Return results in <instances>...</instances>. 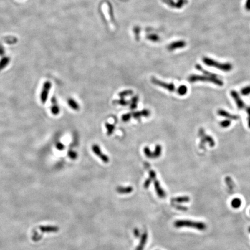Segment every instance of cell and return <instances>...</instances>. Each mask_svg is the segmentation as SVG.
I'll return each instance as SVG.
<instances>
[{"label": "cell", "instance_id": "obj_1", "mask_svg": "<svg viewBox=\"0 0 250 250\" xmlns=\"http://www.w3.org/2000/svg\"><path fill=\"white\" fill-rule=\"evenodd\" d=\"M173 225L176 228H189L200 231H204L207 229V225L203 222L194 221L189 219H178L175 221Z\"/></svg>", "mask_w": 250, "mask_h": 250}, {"label": "cell", "instance_id": "obj_2", "mask_svg": "<svg viewBox=\"0 0 250 250\" xmlns=\"http://www.w3.org/2000/svg\"><path fill=\"white\" fill-rule=\"evenodd\" d=\"M203 61L205 64L210 67H213L224 72H229L232 69V65L230 63H221L208 57H204Z\"/></svg>", "mask_w": 250, "mask_h": 250}, {"label": "cell", "instance_id": "obj_3", "mask_svg": "<svg viewBox=\"0 0 250 250\" xmlns=\"http://www.w3.org/2000/svg\"><path fill=\"white\" fill-rule=\"evenodd\" d=\"M188 81L190 82H197V81H202V82H211V83H214L216 85H217L218 86H223V82L219 79L218 77L217 78H213V77H210L206 75H191L189 78H188Z\"/></svg>", "mask_w": 250, "mask_h": 250}, {"label": "cell", "instance_id": "obj_4", "mask_svg": "<svg viewBox=\"0 0 250 250\" xmlns=\"http://www.w3.org/2000/svg\"><path fill=\"white\" fill-rule=\"evenodd\" d=\"M162 148L160 145H157L155 147L154 152H151L149 147H145L144 149V152L145 156L150 159H157L162 154Z\"/></svg>", "mask_w": 250, "mask_h": 250}, {"label": "cell", "instance_id": "obj_5", "mask_svg": "<svg viewBox=\"0 0 250 250\" xmlns=\"http://www.w3.org/2000/svg\"><path fill=\"white\" fill-rule=\"evenodd\" d=\"M151 82L154 85H156L157 86L162 87L166 89L169 92H173L176 91V87H175L173 83H166L165 82H163V81H161L159 80H157L154 77L152 78Z\"/></svg>", "mask_w": 250, "mask_h": 250}, {"label": "cell", "instance_id": "obj_6", "mask_svg": "<svg viewBox=\"0 0 250 250\" xmlns=\"http://www.w3.org/2000/svg\"><path fill=\"white\" fill-rule=\"evenodd\" d=\"M51 86L52 84L49 81H46L43 85V89L40 95V99L42 104H45L48 100Z\"/></svg>", "mask_w": 250, "mask_h": 250}, {"label": "cell", "instance_id": "obj_7", "mask_svg": "<svg viewBox=\"0 0 250 250\" xmlns=\"http://www.w3.org/2000/svg\"><path fill=\"white\" fill-rule=\"evenodd\" d=\"M92 150L94 153L99 157L100 159L102 160V162L105 163H108L109 162V158L106 155L104 154L100 149V147L97 144H94L92 146Z\"/></svg>", "mask_w": 250, "mask_h": 250}, {"label": "cell", "instance_id": "obj_8", "mask_svg": "<svg viewBox=\"0 0 250 250\" xmlns=\"http://www.w3.org/2000/svg\"><path fill=\"white\" fill-rule=\"evenodd\" d=\"M231 95L233 97L237 107L240 110H243L244 108H246V104H244V101L240 98L239 95L238 93L234 90H232L231 92Z\"/></svg>", "mask_w": 250, "mask_h": 250}, {"label": "cell", "instance_id": "obj_9", "mask_svg": "<svg viewBox=\"0 0 250 250\" xmlns=\"http://www.w3.org/2000/svg\"><path fill=\"white\" fill-rule=\"evenodd\" d=\"M152 182H153V183H154L155 189V191H156V192L158 196L160 198H165L166 196V192L163 190V189L161 187V185L159 183V181L156 178H155L152 181Z\"/></svg>", "mask_w": 250, "mask_h": 250}, {"label": "cell", "instance_id": "obj_10", "mask_svg": "<svg viewBox=\"0 0 250 250\" xmlns=\"http://www.w3.org/2000/svg\"><path fill=\"white\" fill-rule=\"evenodd\" d=\"M218 114L221 116V117H224L227 118V119L229 120H237L239 119V117L238 115H233L230 114L229 112L223 110H219L218 111Z\"/></svg>", "mask_w": 250, "mask_h": 250}, {"label": "cell", "instance_id": "obj_11", "mask_svg": "<svg viewBox=\"0 0 250 250\" xmlns=\"http://www.w3.org/2000/svg\"><path fill=\"white\" fill-rule=\"evenodd\" d=\"M150 111L148 110L144 109L141 111H137L132 113V116L135 119H138L141 117H148L150 115Z\"/></svg>", "mask_w": 250, "mask_h": 250}, {"label": "cell", "instance_id": "obj_12", "mask_svg": "<svg viewBox=\"0 0 250 250\" xmlns=\"http://www.w3.org/2000/svg\"><path fill=\"white\" fill-rule=\"evenodd\" d=\"M51 101L52 105L51 107V112L54 115H57L60 112V108L58 106L56 98L54 96H53L51 99Z\"/></svg>", "mask_w": 250, "mask_h": 250}, {"label": "cell", "instance_id": "obj_13", "mask_svg": "<svg viewBox=\"0 0 250 250\" xmlns=\"http://www.w3.org/2000/svg\"><path fill=\"white\" fill-rule=\"evenodd\" d=\"M200 137H201V144H203V143L204 144L206 142H207L209 143L210 146V147H214L215 145V143L214 140L210 137L209 135H206V134H201L200 132Z\"/></svg>", "mask_w": 250, "mask_h": 250}, {"label": "cell", "instance_id": "obj_14", "mask_svg": "<svg viewBox=\"0 0 250 250\" xmlns=\"http://www.w3.org/2000/svg\"><path fill=\"white\" fill-rule=\"evenodd\" d=\"M185 45H186V42H185L183 41H177V42H175L171 44L168 47V49L173 50L178 48H182L185 47Z\"/></svg>", "mask_w": 250, "mask_h": 250}, {"label": "cell", "instance_id": "obj_15", "mask_svg": "<svg viewBox=\"0 0 250 250\" xmlns=\"http://www.w3.org/2000/svg\"><path fill=\"white\" fill-rule=\"evenodd\" d=\"M40 230L42 232H57L59 231V228L57 226H42L39 227Z\"/></svg>", "mask_w": 250, "mask_h": 250}, {"label": "cell", "instance_id": "obj_16", "mask_svg": "<svg viewBox=\"0 0 250 250\" xmlns=\"http://www.w3.org/2000/svg\"><path fill=\"white\" fill-rule=\"evenodd\" d=\"M147 239H148V234L145 232L143 234L140 243L138 245L136 250H143V249H144L145 245L147 241Z\"/></svg>", "mask_w": 250, "mask_h": 250}, {"label": "cell", "instance_id": "obj_17", "mask_svg": "<svg viewBox=\"0 0 250 250\" xmlns=\"http://www.w3.org/2000/svg\"><path fill=\"white\" fill-rule=\"evenodd\" d=\"M171 201L173 203H187L190 201V199L187 196H178L177 198H174L171 199Z\"/></svg>", "mask_w": 250, "mask_h": 250}, {"label": "cell", "instance_id": "obj_18", "mask_svg": "<svg viewBox=\"0 0 250 250\" xmlns=\"http://www.w3.org/2000/svg\"><path fill=\"white\" fill-rule=\"evenodd\" d=\"M11 59L8 56H4L0 60V71L2 70L4 68L6 67L8 64L10 63Z\"/></svg>", "mask_w": 250, "mask_h": 250}, {"label": "cell", "instance_id": "obj_19", "mask_svg": "<svg viewBox=\"0 0 250 250\" xmlns=\"http://www.w3.org/2000/svg\"><path fill=\"white\" fill-rule=\"evenodd\" d=\"M241 204H242V201L239 198H234L231 202V206L234 209H237L240 208V206H241Z\"/></svg>", "mask_w": 250, "mask_h": 250}, {"label": "cell", "instance_id": "obj_20", "mask_svg": "<svg viewBox=\"0 0 250 250\" xmlns=\"http://www.w3.org/2000/svg\"><path fill=\"white\" fill-rule=\"evenodd\" d=\"M67 103L70 108H71L74 110L78 111L80 109V105L78 104L76 102L75 100L72 99H69L67 101Z\"/></svg>", "mask_w": 250, "mask_h": 250}, {"label": "cell", "instance_id": "obj_21", "mask_svg": "<svg viewBox=\"0 0 250 250\" xmlns=\"http://www.w3.org/2000/svg\"><path fill=\"white\" fill-rule=\"evenodd\" d=\"M196 68L198 70L200 71L202 73H203L204 74V75H206V76H208V77H213V78H217V75L215 74H213V73H211L209 71H207L206 70L203 69V68L201 67V66H200V65H199V64H197V66H196Z\"/></svg>", "mask_w": 250, "mask_h": 250}, {"label": "cell", "instance_id": "obj_22", "mask_svg": "<svg viewBox=\"0 0 250 250\" xmlns=\"http://www.w3.org/2000/svg\"><path fill=\"white\" fill-rule=\"evenodd\" d=\"M133 191V188L132 186L128 187H118L117 188V192L119 193H129Z\"/></svg>", "mask_w": 250, "mask_h": 250}, {"label": "cell", "instance_id": "obj_23", "mask_svg": "<svg viewBox=\"0 0 250 250\" xmlns=\"http://www.w3.org/2000/svg\"><path fill=\"white\" fill-rule=\"evenodd\" d=\"M177 93L179 95H180V96H184V95H185L187 93L188 87H187L186 86L183 85L180 86L177 88Z\"/></svg>", "mask_w": 250, "mask_h": 250}, {"label": "cell", "instance_id": "obj_24", "mask_svg": "<svg viewBox=\"0 0 250 250\" xmlns=\"http://www.w3.org/2000/svg\"><path fill=\"white\" fill-rule=\"evenodd\" d=\"M105 128L107 129V134L108 135H112V134L113 133V132H114L115 130V126L114 125L108 123H105Z\"/></svg>", "mask_w": 250, "mask_h": 250}, {"label": "cell", "instance_id": "obj_25", "mask_svg": "<svg viewBox=\"0 0 250 250\" xmlns=\"http://www.w3.org/2000/svg\"><path fill=\"white\" fill-rule=\"evenodd\" d=\"M138 101V97L137 96H135L133 97L132 100H131V104H130V108L132 110H134L137 108V103Z\"/></svg>", "mask_w": 250, "mask_h": 250}, {"label": "cell", "instance_id": "obj_26", "mask_svg": "<svg viewBox=\"0 0 250 250\" xmlns=\"http://www.w3.org/2000/svg\"><path fill=\"white\" fill-rule=\"evenodd\" d=\"M133 94V92L132 90H124L123 92H121L119 93V96L121 97V98H124L126 96H131Z\"/></svg>", "mask_w": 250, "mask_h": 250}, {"label": "cell", "instance_id": "obj_27", "mask_svg": "<svg viewBox=\"0 0 250 250\" xmlns=\"http://www.w3.org/2000/svg\"><path fill=\"white\" fill-rule=\"evenodd\" d=\"M114 104H119L120 105H127L129 104V102L126 101L123 98H121L119 100H114L113 101Z\"/></svg>", "mask_w": 250, "mask_h": 250}, {"label": "cell", "instance_id": "obj_28", "mask_svg": "<svg viewBox=\"0 0 250 250\" xmlns=\"http://www.w3.org/2000/svg\"><path fill=\"white\" fill-rule=\"evenodd\" d=\"M225 180H226L225 181L226 183L228 185V188L230 190H233L234 188V184L233 181H232V180H231V178L230 177H228L225 178Z\"/></svg>", "mask_w": 250, "mask_h": 250}, {"label": "cell", "instance_id": "obj_29", "mask_svg": "<svg viewBox=\"0 0 250 250\" xmlns=\"http://www.w3.org/2000/svg\"><path fill=\"white\" fill-rule=\"evenodd\" d=\"M231 124V121L229 119H226L225 120L222 121L220 123V126L223 128H226L229 127Z\"/></svg>", "mask_w": 250, "mask_h": 250}, {"label": "cell", "instance_id": "obj_30", "mask_svg": "<svg viewBox=\"0 0 250 250\" xmlns=\"http://www.w3.org/2000/svg\"><path fill=\"white\" fill-rule=\"evenodd\" d=\"M68 156L69 158L72 160H75L78 157V154L76 152L72 150H68Z\"/></svg>", "mask_w": 250, "mask_h": 250}, {"label": "cell", "instance_id": "obj_31", "mask_svg": "<svg viewBox=\"0 0 250 250\" xmlns=\"http://www.w3.org/2000/svg\"><path fill=\"white\" fill-rule=\"evenodd\" d=\"M241 93L243 96H248L250 95V86L243 87L241 90Z\"/></svg>", "mask_w": 250, "mask_h": 250}, {"label": "cell", "instance_id": "obj_32", "mask_svg": "<svg viewBox=\"0 0 250 250\" xmlns=\"http://www.w3.org/2000/svg\"><path fill=\"white\" fill-rule=\"evenodd\" d=\"M132 117V114L131 113H128L126 114H123L122 117V119L123 122H126L130 120V119H131V117Z\"/></svg>", "mask_w": 250, "mask_h": 250}, {"label": "cell", "instance_id": "obj_33", "mask_svg": "<svg viewBox=\"0 0 250 250\" xmlns=\"http://www.w3.org/2000/svg\"><path fill=\"white\" fill-rule=\"evenodd\" d=\"M56 148L58 150H64V148H65L64 145L60 142H57L56 144Z\"/></svg>", "mask_w": 250, "mask_h": 250}, {"label": "cell", "instance_id": "obj_34", "mask_svg": "<svg viewBox=\"0 0 250 250\" xmlns=\"http://www.w3.org/2000/svg\"><path fill=\"white\" fill-rule=\"evenodd\" d=\"M152 182V181L151 178H150V177L149 178H148L147 180H146V181H145V183H144V187L145 189L148 188Z\"/></svg>", "mask_w": 250, "mask_h": 250}, {"label": "cell", "instance_id": "obj_35", "mask_svg": "<svg viewBox=\"0 0 250 250\" xmlns=\"http://www.w3.org/2000/svg\"><path fill=\"white\" fill-rule=\"evenodd\" d=\"M175 207H176V209L179 210H181V211H186V210H188L187 207H185V206H181V205H177V206H175Z\"/></svg>", "mask_w": 250, "mask_h": 250}, {"label": "cell", "instance_id": "obj_36", "mask_svg": "<svg viewBox=\"0 0 250 250\" xmlns=\"http://www.w3.org/2000/svg\"><path fill=\"white\" fill-rule=\"evenodd\" d=\"M246 111L248 114V125L250 128V106L246 108Z\"/></svg>", "mask_w": 250, "mask_h": 250}, {"label": "cell", "instance_id": "obj_37", "mask_svg": "<svg viewBox=\"0 0 250 250\" xmlns=\"http://www.w3.org/2000/svg\"><path fill=\"white\" fill-rule=\"evenodd\" d=\"M5 54V50L4 47L0 44V56H4Z\"/></svg>", "mask_w": 250, "mask_h": 250}, {"label": "cell", "instance_id": "obj_38", "mask_svg": "<svg viewBox=\"0 0 250 250\" xmlns=\"http://www.w3.org/2000/svg\"><path fill=\"white\" fill-rule=\"evenodd\" d=\"M245 7L246 9L249 11H250V0H247L245 5Z\"/></svg>", "mask_w": 250, "mask_h": 250}, {"label": "cell", "instance_id": "obj_39", "mask_svg": "<svg viewBox=\"0 0 250 250\" xmlns=\"http://www.w3.org/2000/svg\"><path fill=\"white\" fill-rule=\"evenodd\" d=\"M134 235H135V236L136 237H138L140 236V232H139V231H138V230L137 229H135L134 231Z\"/></svg>", "mask_w": 250, "mask_h": 250}, {"label": "cell", "instance_id": "obj_40", "mask_svg": "<svg viewBox=\"0 0 250 250\" xmlns=\"http://www.w3.org/2000/svg\"><path fill=\"white\" fill-rule=\"evenodd\" d=\"M249 232L250 233V226L249 228Z\"/></svg>", "mask_w": 250, "mask_h": 250}, {"label": "cell", "instance_id": "obj_41", "mask_svg": "<svg viewBox=\"0 0 250 250\" xmlns=\"http://www.w3.org/2000/svg\"></svg>", "mask_w": 250, "mask_h": 250}]
</instances>
